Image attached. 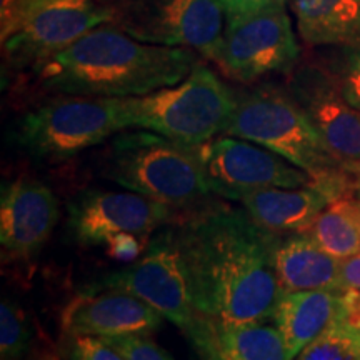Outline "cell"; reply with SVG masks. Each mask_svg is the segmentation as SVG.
<instances>
[{"mask_svg": "<svg viewBox=\"0 0 360 360\" xmlns=\"http://www.w3.org/2000/svg\"><path fill=\"white\" fill-rule=\"evenodd\" d=\"M175 227L197 315L225 326L274 322L283 290L276 274L282 236L245 209L204 204Z\"/></svg>", "mask_w": 360, "mask_h": 360, "instance_id": "cell-1", "label": "cell"}, {"mask_svg": "<svg viewBox=\"0 0 360 360\" xmlns=\"http://www.w3.org/2000/svg\"><path fill=\"white\" fill-rule=\"evenodd\" d=\"M197 62L191 49L146 44L103 24L32 72L39 87L53 96L125 98L177 85Z\"/></svg>", "mask_w": 360, "mask_h": 360, "instance_id": "cell-2", "label": "cell"}, {"mask_svg": "<svg viewBox=\"0 0 360 360\" xmlns=\"http://www.w3.org/2000/svg\"><path fill=\"white\" fill-rule=\"evenodd\" d=\"M225 135L276 152L305 170L315 186L334 197L352 191V177L332 155L287 87L264 82L237 94L236 110Z\"/></svg>", "mask_w": 360, "mask_h": 360, "instance_id": "cell-3", "label": "cell"}, {"mask_svg": "<svg viewBox=\"0 0 360 360\" xmlns=\"http://www.w3.org/2000/svg\"><path fill=\"white\" fill-rule=\"evenodd\" d=\"M102 175L130 192L169 207L192 210L212 195L199 146H186L150 130L119 132L101 159Z\"/></svg>", "mask_w": 360, "mask_h": 360, "instance_id": "cell-4", "label": "cell"}, {"mask_svg": "<svg viewBox=\"0 0 360 360\" xmlns=\"http://www.w3.org/2000/svg\"><path fill=\"white\" fill-rule=\"evenodd\" d=\"M236 103L237 94L200 60L177 85L120 98L125 129L150 130L186 146L225 134Z\"/></svg>", "mask_w": 360, "mask_h": 360, "instance_id": "cell-5", "label": "cell"}, {"mask_svg": "<svg viewBox=\"0 0 360 360\" xmlns=\"http://www.w3.org/2000/svg\"><path fill=\"white\" fill-rule=\"evenodd\" d=\"M125 130L120 98L58 94L22 117L17 139L30 155L69 159Z\"/></svg>", "mask_w": 360, "mask_h": 360, "instance_id": "cell-6", "label": "cell"}, {"mask_svg": "<svg viewBox=\"0 0 360 360\" xmlns=\"http://www.w3.org/2000/svg\"><path fill=\"white\" fill-rule=\"evenodd\" d=\"M112 22L130 37L165 47H186L215 60L224 34L219 0H102Z\"/></svg>", "mask_w": 360, "mask_h": 360, "instance_id": "cell-7", "label": "cell"}, {"mask_svg": "<svg viewBox=\"0 0 360 360\" xmlns=\"http://www.w3.org/2000/svg\"><path fill=\"white\" fill-rule=\"evenodd\" d=\"M300 60L285 6L227 17L215 64L227 77L252 84L270 75H289Z\"/></svg>", "mask_w": 360, "mask_h": 360, "instance_id": "cell-8", "label": "cell"}, {"mask_svg": "<svg viewBox=\"0 0 360 360\" xmlns=\"http://www.w3.org/2000/svg\"><path fill=\"white\" fill-rule=\"evenodd\" d=\"M103 290L139 297L182 332L197 317L177 232L170 225L147 245L137 260L97 278L84 289V292Z\"/></svg>", "mask_w": 360, "mask_h": 360, "instance_id": "cell-9", "label": "cell"}, {"mask_svg": "<svg viewBox=\"0 0 360 360\" xmlns=\"http://www.w3.org/2000/svg\"><path fill=\"white\" fill-rule=\"evenodd\" d=\"M110 22V11L102 0H40L2 39L4 53L15 69L32 70L96 27Z\"/></svg>", "mask_w": 360, "mask_h": 360, "instance_id": "cell-10", "label": "cell"}, {"mask_svg": "<svg viewBox=\"0 0 360 360\" xmlns=\"http://www.w3.org/2000/svg\"><path fill=\"white\" fill-rule=\"evenodd\" d=\"M202 165L214 193L237 200L262 188L314 186V179L276 152L244 139L215 137L199 146Z\"/></svg>", "mask_w": 360, "mask_h": 360, "instance_id": "cell-11", "label": "cell"}, {"mask_svg": "<svg viewBox=\"0 0 360 360\" xmlns=\"http://www.w3.org/2000/svg\"><path fill=\"white\" fill-rule=\"evenodd\" d=\"M287 89L309 117L332 155L352 177L360 165V114L340 92L334 77L315 56L300 58Z\"/></svg>", "mask_w": 360, "mask_h": 360, "instance_id": "cell-12", "label": "cell"}, {"mask_svg": "<svg viewBox=\"0 0 360 360\" xmlns=\"http://www.w3.org/2000/svg\"><path fill=\"white\" fill-rule=\"evenodd\" d=\"M180 210L135 192L89 188L69 204L67 227L79 244L105 245L112 236L130 232L147 238L157 229L177 222Z\"/></svg>", "mask_w": 360, "mask_h": 360, "instance_id": "cell-13", "label": "cell"}, {"mask_svg": "<svg viewBox=\"0 0 360 360\" xmlns=\"http://www.w3.org/2000/svg\"><path fill=\"white\" fill-rule=\"evenodd\" d=\"M58 200L40 180L19 175L2 188L0 242L4 254L30 260L42 250L58 222Z\"/></svg>", "mask_w": 360, "mask_h": 360, "instance_id": "cell-14", "label": "cell"}, {"mask_svg": "<svg viewBox=\"0 0 360 360\" xmlns=\"http://www.w3.org/2000/svg\"><path fill=\"white\" fill-rule=\"evenodd\" d=\"M162 315L132 294L117 290L82 292L62 310L60 326L65 335L115 337L154 334Z\"/></svg>", "mask_w": 360, "mask_h": 360, "instance_id": "cell-15", "label": "cell"}, {"mask_svg": "<svg viewBox=\"0 0 360 360\" xmlns=\"http://www.w3.org/2000/svg\"><path fill=\"white\" fill-rule=\"evenodd\" d=\"M184 334L200 360H289L276 323L225 326L197 315Z\"/></svg>", "mask_w": 360, "mask_h": 360, "instance_id": "cell-16", "label": "cell"}, {"mask_svg": "<svg viewBox=\"0 0 360 360\" xmlns=\"http://www.w3.org/2000/svg\"><path fill=\"white\" fill-rule=\"evenodd\" d=\"M332 199L335 197L330 192L314 184L295 188L272 187L247 192L237 202L265 231L277 236H290L309 232Z\"/></svg>", "mask_w": 360, "mask_h": 360, "instance_id": "cell-17", "label": "cell"}, {"mask_svg": "<svg viewBox=\"0 0 360 360\" xmlns=\"http://www.w3.org/2000/svg\"><path fill=\"white\" fill-rule=\"evenodd\" d=\"M276 274L283 292L342 290L340 260L319 247L307 232L281 237Z\"/></svg>", "mask_w": 360, "mask_h": 360, "instance_id": "cell-18", "label": "cell"}, {"mask_svg": "<svg viewBox=\"0 0 360 360\" xmlns=\"http://www.w3.org/2000/svg\"><path fill=\"white\" fill-rule=\"evenodd\" d=\"M342 290L283 292L274 323L285 342L289 360H294L310 342L334 323Z\"/></svg>", "mask_w": 360, "mask_h": 360, "instance_id": "cell-19", "label": "cell"}, {"mask_svg": "<svg viewBox=\"0 0 360 360\" xmlns=\"http://www.w3.org/2000/svg\"><path fill=\"white\" fill-rule=\"evenodd\" d=\"M290 6L310 47L360 45V0H290Z\"/></svg>", "mask_w": 360, "mask_h": 360, "instance_id": "cell-20", "label": "cell"}, {"mask_svg": "<svg viewBox=\"0 0 360 360\" xmlns=\"http://www.w3.org/2000/svg\"><path fill=\"white\" fill-rule=\"evenodd\" d=\"M309 236L332 257L344 260L360 252V199L344 192L319 214Z\"/></svg>", "mask_w": 360, "mask_h": 360, "instance_id": "cell-21", "label": "cell"}, {"mask_svg": "<svg viewBox=\"0 0 360 360\" xmlns=\"http://www.w3.org/2000/svg\"><path fill=\"white\" fill-rule=\"evenodd\" d=\"M315 53L339 85L347 102L360 114V45L321 47Z\"/></svg>", "mask_w": 360, "mask_h": 360, "instance_id": "cell-22", "label": "cell"}, {"mask_svg": "<svg viewBox=\"0 0 360 360\" xmlns=\"http://www.w3.org/2000/svg\"><path fill=\"white\" fill-rule=\"evenodd\" d=\"M294 360H360V330L335 319Z\"/></svg>", "mask_w": 360, "mask_h": 360, "instance_id": "cell-23", "label": "cell"}, {"mask_svg": "<svg viewBox=\"0 0 360 360\" xmlns=\"http://www.w3.org/2000/svg\"><path fill=\"white\" fill-rule=\"evenodd\" d=\"M32 345V327L24 309L11 297L0 307V360H25Z\"/></svg>", "mask_w": 360, "mask_h": 360, "instance_id": "cell-24", "label": "cell"}, {"mask_svg": "<svg viewBox=\"0 0 360 360\" xmlns=\"http://www.w3.org/2000/svg\"><path fill=\"white\" fill-rule=\"evenodd\" d=\"M102 340L122 354L125 360H174L172 355L152 340L148 334L102 337Z\"/></svg>", "mask_w": 360, "mask_h": 360, "instance_id": "cell-25", "label": "cell"}, {"mask_svg": "<svg viewBox=\"0 0 360 360\" xmlns=\"http://www.w3.org/2000/svg\"><path fill=\"white\" fill-rule=\"evenodd\" d=\"M65 355L69 360H125L124 355L98 337L67 335Z\"/></svg>", "mask_w": 360, "mask_h": 360, "instance_id": "cell-26", "label": "cell"}, {"mask_svg": "<svg viewBox=\"0 0 360 360\" xmlns=\"http://www.w3.org/2000/svg\"><path fill=\"white\" fill-rule=\"evenodd\" d=\"M146 240L147 238L135 236V233L119 232L105 242L107 254H109V257L112 259L130 264L143 254V249H146V244H143V242Z\"/></svg>", "mask_w": 360, "mask_h": 360, "instance_id": "cell-27", "label": "cell"}, {"mask_svg": "<svg viewBox=\"0 0 360 360\" xmlns=\"http://www.w3.org/2000/svg\"><path fill=\"white\" fill-rule=\"evenodd\" d=\"M219 4L222 6L225 15L232 17L257 12L272 6H285V0H219Z\"/></svg>", "mask_w": 360, "mask_h": 360, "instance_id": "cell-28", "label": "cell"}, {"mask_svg": "<svg viewBox=\"0 0 360 360\" xmlns=\"http://www.w3.org/2000/svg\"><path fill=\"white\" fill-rule=\"evenodd\" d=\"M340 285L342 289L360 290V252L340 260Z\"/></svg>", "mask_w": 360, "mask_h": 360, "instance_id": "cell-29", "label": "cell"}, {"mask_svg": "<svg viewBox=\"0 0 360 360\" xmlns=\"http://www.w3.org/2000/svg\"><path fill=\"white\" fill-rule=\"evenodd\" d=\"M25 0H2V39L15 29L24 12Z\"/></svg>", "mask_w": 360, "mask_h": 360, "instance_id": "cell-30", "label": "cell"}, {"mask_svg": "<svg viewBox=\"0 0 360 360\" xmlns=\"http://www.w3.org/2000/svg\"><path fill=\"white\" fill-rule=\"evenodd\" d=\"M352 191L355 193V197L360 199V165L352 175Z\"/></svg>", "mask_w": 360, "mask_h": 360, "instance_id": "cell-31", "label": "cell"}, {"mask_svg": "<svg viewBox=\"0 0 360 360\" xmlns=\"http://www.w3.org/2000/svg\"><path fill=\"white\" fill-rule=\"evenodd\" d=\"M39 2H40V0H25V4H24V12H22V17H20V20L24 19V15H25V13L29 12L30 8H32V7L35 6V4H39ZM20 20H19V22H20ZM15 27H17V25H15Z\"/></svg>", "mask_w": 360, "mask_h": 360, "instance_id": "cell-32", "label": "cell"}, {"mask_svg": "<svg viewBox=\"0 0 360 360\" xmlns=\"http://www.w3.org/2000/svg\"><path fill=\"white\" fill-rule=\"evenodd\" d=\"M39 360H57V359H56V357H52V355H45V357L39 359Z\"/></svg>", "mask_w": 360, "mask_h": 360, "instance_id": "cell-33", "label": "cell"}]
</instances>
